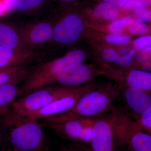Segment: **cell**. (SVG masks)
<instances>
[{"label":"cell","mask_w":151,"mask_h":151,"mask_svg":"<svg viewBox=\"0 0 151 151\" xmlns=\"http://www.w3.org/2000/svg\"><path fill=\"white\" fill-rule=\"evenodd\" d=\"M4 134L19 151H40L46 142L42 123L10 108L0 115Z\"/></svg>","instance_id":"1"},{"label":"cell","mask_w":151,"mask_h":151,"mask_svg":"<svg viewBox=\"0 0 151 151\" xmlns=\"http://www.w3.org/2000/svg\"><path fill=\"white\" fill-rule=\"evenodd\" d=\"M85 53L81 49L68 52L64 56L39 65L23 80L19 86L20 95L24 96L33 91L55 84L61 73L71 65L83 63Z\"/></svg>","instance_id":"2"},{"label":"cell","mask_w":151,"mask_h":151,"mask_svg":"<svg viewBox=\"0 0 151 151\" xmlns=\"http://www.w3.org/2000/svg\"><path fill=\"white\" fill-rule=\"evenodd\" d=\"M119 93L112 89H94L81 97L69 111L58 116L44 119L43 127L68 119L94 118L112 109L113 101L118 98Z\"/></svg>","instance_id":"3"},{"label":"cell","mask_w":151,"mask_h":151,"mask_svg":"<svg viewBox=\"0 0 151 151\" xmlns=\"http://www.w3.org/2000/svg\"><path fill=\"white\" fill-rule=\"evenodd\" d=\"M80 86H50L33 91L15 100L9 108L22 115L38 111L55 100L72 94Z\"/></svg>","instance_id":"4"},{"label":"cell","mask_w":151,"mask_h":151,"mask_svg":"<svg viewBox=\"0 0 151 151\" xmlns=\"http://www.w3.org/2000/svg\"><path fill=\"white\" fill-rule=\"evenodd\" d=\"M122 113L113 108L107 115L95 119L90 142L92 151H113L115 129Z\"/></svg>","instance_id":"5"},{"label":"cell","mask_w":151,"mask_h":151,"mask_svg":"<svg viewBox=\"0 0 151 151\" xmlns=\"http://www.w3.org/2000/svg\"><path fill=\"white\" fill-rule=\"evenodd\" d=\"M53 24L52 42L57 45L74 43L81 37L84 30L81 16L75 12H69L57 17Z\"/></svg>","instance_id":"6"},{"label":"cell","mask_w":151,"mask_h":151,"mask_svg":"<svg viewBox=\"0 0 151 151\" xmlns=\"http://www.w3.org/2000/svg\"><path fill=\"white\" fill-rule=\"evenodd\" d=\"M53 24V21L42 20L29 22L19 27L24 46L37 51V48L52 42Z\"/></svg>","instance_id":"7"},{"label":"cell","mask_w":151,"mask_h":151,"mask_svg":"<svg viewBox=\"0 0 151 151\" xmlns=\"http://www.w3.org/2000/svg\"><path fill=\"white\" fill-rule=\"evenodd\" d=\"M93 89L91 85L80 86L77 91L72 94L55 100L40 110L27 113L24 116L38 120L60 115L71 109L82 96Z\"/></svg>","instance_id":"8"},{"label":"cell","mask_w":151,"mask_h":151,"mask_svg":"<svg viewBox=\"0 0 151 151\" xmlns=\"http://www.w3.org/2000/svg\"><path fill=\"white\" fill-rule=\"evenodd\" d=\"M92 76L91 67L81 63L66 68L59 76L55 83L67 87H77L87 82Z\"/></svg>","instance_id":"9"},{"label":"cell","mask_w":151,"mask_h":151,"mask_svg":"<svg viewBox=\"0 0 151 151\" xmlns=\"http://www.w3.org/2000/svg\"><path fill=\"white\" fill-rule=\"evenodd\" d=\"M123 94L127 105L140 116L151 109V92L128 86Z\"/></svg>","instance_id":"10"},{"label":"cell","mask_w":151,"mask_h":151,"mask_svg":"<svg viewBox=\"0 0 151 151\" xmlns=\"http://www.w3.org/2000/svg\"><path fill=\"white\" fill-rule=\"evenodd\" d=\"M86 119V118L68 119L62 122L48 124L46 127L53 130L63 138L78 141Z\"/></svg>","instance_id":"11"},{"label":"cell","mask_w":151,"mask_h":151,"mask_svg":"<svg viewBox=\"0 0 151 151\" xmlns=\"http://www.w3.org/2000/svg\"><path fill=\"white\" fill-rule=\"evenodd\" d=\"M0 46L12 49L27 48L22 40L19 27L0 21Z\"/></svg>","instance_id":"12"},{"label":"cell","mask_w":151,"mask_h":151,"mask_svg":"<svg viewBox=\"0 0 151 151\" xmlns=\"http://www.w3.org/2000/svg\"><path fill=\"white\" fill-rule=\"evenodd\" d=\"M40 53L27 48L12 49L0 46V57L14 61L20 66H25L26 64L40 55Z\"/></svg>","instance_id":"13"},{"label":"cell","mask_w":151,"mask_h":151,"mask_svg":"<svg viewBox=\"0 0 151 151\" xmlns=\"http://www.w3.org/2000/svg\"><path fill=\"white\" fill-rule=\"evenodd\" d=\"M20 82H13L0 86V115L7 111L11 104L20 95Z\"/></svg>","instance_id":"14"},{"label":"cell","mask_w":151,"mask_h":151,"mask_svg":"<svg viewBox=\"0 0 151 151\" xmlns=\"http://www.w3.org/2000/svg\"><path fill=\"white\" fill-rule=\"evenodd\" d=\"M128 86L151 92V72L134 69L127 76Z\"/></svg>","instance_id":"15"},{"label":"cell","mask_w":151,"mask_h":151,"mask_svg":"<svg viewBox=\"0 0 151 151\" xmlns=\"http://www.w3.org/2000/svg\"><path fill=\"white\" fill-rule=\"evenodd\" d=\"M30 71L25 66H14L0 72V86L13 82H21Z\"/></svg>","instance_id":"16"},{"label":"cell","mask_w":151,"mask_h":151,"mask_svg":"<svg viewBox=\"0 0 151 151\" xmlns=\"http://www.w3.org/2000/svg\"><path fill=\"white\" fill-rule=\"evenodd\" d=\"M46 0H11L9 12L17 11L27 13L37 10L43 6Z\"/></svg>","instance_id":"17"},{"label":"cell","mask_w":151,"mask_h":151,"mask_svg":"<svg viewBox=\"0 0 151 151\" xmlns=\"http://www.w3.org/2000/svg\"><path fill=\"white\" fill-rule=\"evenodd\" d=\"M128 144L133 151H151V135L139 131L132 136Z\"/></svg>","instance_id":"18"},{"label":"cell","mask_w":151,"mask_h":151,"mask_svg":"<svg viewBox=\"0 0 151 151\" xmlns=\"http://www.w3.org/2000/svg\"><path fill=\"white\" fill-rule=\"evenodd\" d=\"M119 10L117 6L111 3H100L95 8L93 14L95 17L103 18L108 21L116 19L119 15Z\"/></svg>","instance_id":"19"},{"label":"cell","mask_w":151,"mask_h":151,"mask_svg":"<svg viewBox=\"0 0 151 151\" xmlns=\"http://www.w3.org/2000/svg\"><path fill=\"white\" fill-rule=\"evenodd\" d=\"M122 20L124 28L132 34L142 35L150 32L149 26L140 21L134 15L127 16L122 19Z\"/></svg>","instance_id":"20"},{"label":"cell","mask_w":151,"mask_h":151,"mask_svg":"<svg viewBox=\"0 0 151 151\" xmlns=\"http://www.w3.org/2000/svg\"><path fill=\"white\" fill-rule=\"evenodd\" d=\"M95 118H86L79 141L84 143L90 142L92 139Z\"/></svg>","instance_id":"21"},{"label":"cell","mask_w":151,"mask_h":151,"mask_svg":"<svg viewBox=\"0 0 151 151\" xmlns=\"http://www.w3.org/2000/svg\"><path fill=\"white\" fill-rule=\"evenodd\" d=\"M105 40L108 43L112 44H124L129 42L131 38L129 36L113 34L107 36L105 38Z\"/></svg>","instance_id":"22"},{"label":"cell","mask_w":151,"mask_h":151,"mask_svg":"<svg viewBox=\"0 0 151 151\" xmlns=\"http://www.w3.org/2000/svg\"><path fill=\"white\" fill-rule=\"evenodd\" d=\"M134 47L137 50L140 51L151 47V35L145 36L139 38L133 43Z\"/></svg>","instance_id":"23"},{"label":"cell","mask_w":151,"mask_h":151,"mask_svg":"<svg viewBox=\"0 0 151 151\" xmlns=\"http://www.w3.org/2000/svg\"><path fill=\"white\" fill-rule=\"evenodd\" d=\"M136 50H133L127 55L123 57L119 56L116 63L117 64L122 67H129L136 57Z\"/></svg>","instance_id":"24"},{"label":"cell","mask_w":151,"mask_h":151,"mask_svg":"<svg viewBox=\"0 0 151 151\" xmlns=\"http://www.w3.org/2000/svg\"><path fill=\"white\" fill-rule=\"evenodd\" d=\"M134 15L142 22H151V10L148 9L136 8L133 10Z\"/></svg>","instance_id":"25"},{"label":"cell","mask_w":151,"mask_h":151,"mask_svg":"<svg viewBox=\"0 0 151 151\" xmlns=\"http://www.w3.org/2000/svg\"><path fill=\"white\" fill-rule=\"evenodd\" d=\"M136 60L140 64L151 60V47L139 51L136 55Z\"/></svg>","instance_id":"26"},{"label":"cell","mask_w":151,"mask_h":151,"mask_svg":"<svg viewBox=\"0 0 151 151\" xmlns=\"http://www.w3.org/2000/svg\"><path fill=\"white\" fill-rule=\"evenodd\" d=\"M102 56L103 59L108 62H116L119 58V55L115 50L113 48L106 49L102 52Z\"/></svg>","instance_id":"27"},{"label":"cell","mask_w":151,"mask_h":151,"mask_svg":"<svg viewBox=\"0 0 151 151\" xmlns=\"http://www.w3.org/2000/svg\"><path fill=\"white\" fill-rule=\"evenodd\" d=\"M137 122L143 129H151V109L147 113L141 116Z\"/></svg>","instance_id":"28"},{"label":"cell","mask_w":151,"mask_h":151,"mask_svg":"<svg viewBox=\"0 0 151 151\" xmlns=\"http://www.w3.org/2000/svg\"><path fill=\"white\" fill-rule=\"evenodd\" d=\"M124 26L122 19L116 20L109 26V31L114 34L121 33L124 31Z\"/></svg>","instance_id":"29"},{"label":"cell","mask_w":151,"mask_h":151,"mask_svg":"<svg viewBox=\"0 0 151 151\" xmlns=\"http://www.w3.org/2000/svg\"><path fill=\"white\" fill-rule=\"evenodd\" d=\"M14 66H20L14 61L0 57V68H6Z\"/></svg>","instance_id":"30"},{"label":"cell","mask_w":151,"mask_h":151,"mask_svg":"<svg viewBox=\"0 0 151 151\" xmlns=\"http://www.w3.org/2000/svg\"><path fill=\"white\" fill-rule=\"evenodd\" d=\"M122 9L125 10H134V9L137 8V4L136 0H128V1L124 4L123 5L120 7Z\"/></svg>","instance_id":"31"},{"label":"cell","mask_w":151,"mask_h":151,"mask_svg":"<svg viewBox=\"0 0 151 151\" xmlns=\"http://www.w3.org/2000/svg\"><path fill=\"white\" fill-rule=\"evenodd\" d=\"M137 8L148 9L151 6V0H136Z\"/></svg>","instance_id":"32"},{"label":"cell","mask_w":151,"mask_h":151,"mask_svg":"<svg viewBox=\"0 0 151 151\" xmlns=\"http://www.w3.org/2000/svg\"><path fill=\"white\" fill-rule=\"evenodd\" d=\"M128 0H103V2L111 3L117 6H121L125 4Z\"/></svg>","instance_id":"33"},{"label":"cell","mask_w":151,"mask_h":151,"mask_svg":"<svg viewBox=\"0 0 151 151\" xmlns=\"http://www.w3.org/2000/svg\"><path fill=\"white\" fill-rule=\"evenodd\" d=\"M140 65L141 69L139 70L151 72V60Z\"/></svg>","instance_id":"34"},{"label":"cell","mask_w":151,"mask_h":151,"mask_svg":"<svg viewBox=\"0 0 151 151\" xmlns=\"http://www.w3.org/2000/svg\"><path fill=\"white\" fill-rule=\"evenodd\" d=\"M131 51V50H130L129 48L127 47L124 46L120 48L119 53L121 56L123 57L129 54Z\"/></svg>","instance_id":"35"},{"label":"cell","mask_w":151,"mask_h":151,"mask_svg":"<svg viewBox=\"0 0 151 151\" xmlns=\"http://www.w3.org/2000/svg\"><path fill=\"white\" fill-rule=\"evenodd\" d=\"M58 1L61 3H68L70 2L74 1L76 0H56Z\"/></svg>","instance_id":"36"},{"label":"cell","mask_w":151,"mask_h":151,"mask_svg":"<svg viewBox=\"0 0 151 151\" xmlns=\"http://www.w3.org/2000/svg\"><path fill=\"white\" fill-rule=\"evenodd\" d=\"M0 68V72L4 71V70H6V69H8V68Z\"/></svg>","instance_id":"37"},{"label":"cell","mask_w":151,"mask_h":151,"mask_svg":"<svg viewBox=\"0 0 151 151\" xmlns=\"http://www.w3.org/2000/svg\"><path fill=\"white\" fill-rule=\"evenodd\" d=\"M3 131L2 128L1 126V124H0V133H3Z\"/></svg>","instance_id":"38"},{"label":"cell","mask_w":151,"mask_h":151,"mask_svg":"<svg viewBox=\"0 0 151 151\" xmlns=\"http://www.w3.org/2000/svg\"><path fill=\"white\" fill-rule=\"evenodd\" d=\"M145 130H146L147 132H148L149 134L151 135V129H146Z\"/></svg>","instance_id":"39"},{"label":"cell","mask_w":151,"mask_h":151,"mask_svg":"<svg viewBox=\"0 0 151 151\" xmlns=\"http://www.w3.org/2000/svg\"><path fill=\"white\" fill-rule=\"evenodd\" d=\"M62 151H73L71 150H66V149H65V150H63Z\"/></svg>","instance_id":"40"},{"label":"cell","mask_w":151,"mask_h":151,"mask_svg":"<svg viewBox=\"0 0 151 151\" xmlns=\"http://www.w3.org/2000/svg\"></svg>","instance_id":"41"}]
</instances>
